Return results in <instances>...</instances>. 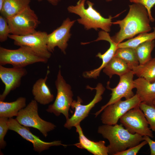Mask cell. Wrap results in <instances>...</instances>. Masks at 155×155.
<instances>
[{
  "label": "cell",
  "mask_w": 155,
  "mask_h": 155,
  "mask_svg": "<svg viewBox=\"0 0 155 155\" xmlns=\"http://www.w3.org/2000/svg\"><path fill=\"white\" fill-rule=\"evenodd\" d=\"M153 105L155 106V100H154L152 103Z\"/></svg>",
  "instance_id": "e575fe53"
},
{
  "label": "cell",
  "mask_w": 155,
  "mask_h": 155,
  "mask_svg": "<svg viewBox=\"0 0 155 155\" xmlns=\"http://www.w3.org/2000/svg\"><path fill=\"white\" fill-rule=\"evenodd\" d=\"M57 94L54 103L49 105L46 111L58 116L61 114L66 120L69 118V111L73 101V94L70 85L66 82L62 75L60 67L55 81Z\"/></svg>",
  "instance_id": "5b68a950"
},
{
  "label": "cell",
  "mask_w": 155,
  "mask_h": 155,
  "mask_svg": "<svg viewBox=\"0 0 155 155\" xmlns=\"http://www.w3.org/2000/svg\"><path fill=\"white\" fill-rule=\"evenodd\" d=\"M50 71L48 69L46 75L44 78L38 80L34 84L32 93L34 100L39 104L45 105L52 102L54 96L47 85L46 82L48 78Z\"/></svg>",
  "instance_id": "ac0fdd59"
},
{
  "label": "cell",
  "mask_w": 155,
  "mask_h": 155,
  "mask_svg": "<svg viewBox=\"0 0 155 155\" xmlns=\"http://www.w3.org/2000/svg\"><path fill=\"white\" fill-rule=\"evenodd\" d=\"M26 99L20 97L15 101L7 102L0 100V117L11 118L26 106Z\"/></svg>",
  "instance_id": "ffe728a7"
},
{
  "label": "cell",
  "mask_w": 155,
  "mask_h": 155,
  "mask_svg": "<svg viewBox=\"0 0 155 155\" xmlns=\"http://www.w3.org/2000/svg\"><path fill=\"white\" fill-rule=\"evenodd\" d=\"M121 123L131 133L137 134L142 136L154 137L152 131L144 115L139 106L128 111L120 119Z\"/></svg>",
  "instance_id": "30bf717a"
},
{
  "label": "cell",
  "mask_w": 155,
  "mask_h": 155,
  "mask_svg": "<svg viewBox=\"0 0 155 155\" xmlns=\"http://www.w3.org/2000/svg\"><path fill=\"white\" fill-rule=\"evenodd\" d=\"M9 118L0 117V148L4 149L6 146V142L4 140L8 130L9 129L8 125Z\"/></svg>",
  "instance_id": "f1b7e54d"
},
{
  "label": "cell",
  "mask_w": 155,
  "mask_h": 155,
  "mask_svg": "<svg viewBox=\"0 0 155 155\" xmlns=\"http://www.w3.org/2000/svg\"><path fill=\"white\" fill-rule=\"evenodd\" d=\"M27 73L24 67L7 68L0 65V78L5 86L0 100L4 101L11 91L20 86L22 78Z\"/></svg>",
  "instance_id": "9a60e30c"
},
{
  "label": "cell",
  "mask_w": 155,
  "mask_h": 155,
  "mask_svg": "<svg viewBox=\"0 0 155 155\" xmlns=\"http://www.w3.org/2000/svg\"><path fill=\"white\" fill-rule=\"evenodd\" d=\"M139 107L143 112L148 122L150 128L155 133V106L152 104L141 102Z\"/></svg>",
  "instance_id": "4316f807"
},
{
  "label": "cell",
  "mask_w": 155,
  "mask_h": 155,
  "mask_svg": "<svg viewBox=\"0 0 155 155\" xmlns=\"http://www.w3.org/2000/svg\"><path fill=\"white\" fill-rule=\"evenodd\" d=\"M10 34L22 36L32 33L40 22L29 5L16 15L7 19Z\"/></svg>",
  "instance_id": "52a82bcc"
},
{
  "label": "cell",
  "mask_w": 155,
  "mask_h": 155,
  "mask_svg": "<svg viewBox=\"0 0 155 155\" xmlns=\"http://www.w3.org/2000/svg\"><path fill=\"white\" fill-rule=\"evenodd\" d=\"M131 70L125 61L114 56L103 69V72L110 78L114 75L120 76Z\"/></svg>",
  "instance_id": "7402d4cb"
},
{
  "label": "cell",
  "mask_w": 155,
  "mask_h": 155,
  "mask_svg": "<svg viewBox=\"0 0 155 155\" xmlns=\"http://www.w3.org/2000/svg\"><path fill=\"white\" fill-rule=\"evenodd\" d=\"M134 75L133 71L131 70L119 76L118 84L113 88H110L109 82H108L106 87L111 91V97L107 103L102 106L100 110L94 113L96 117L108 106L121 100L123 98L127 99L135 95L133 91V89L135 88L133 79Z\"/></svg>",
  "instance_id": "7c38bea8"
},
{
  "label": "cell",
  "mask_w": 155,
  "mask_h": 155,
  "mask_svg": "<svg viewBox=\"0 0 155 155\" xmlns=\"http://www.w3.org/2000/svg\"><path fill=\"white\" fill-rule=\"evenodd\" d=\"M10 31L7 19L1 15L0 16V41L3 42L9 38Z\"/></svg>",
  "instance_id": "83f0119b"
},
{
  "label": "cell",
  "mask_w": 155,
  "mask_h": 155,
  "mask_svg": "<svg viewBox=\"0 0 155 155\" xmlns=\"http://www.w3.org/2000/svg\"><path fill=\"white\" fill-rule=\"evenodd\" d=\"M155 39V28H153V31L151 32L141 33L134 38L120 43L118 44V48L129 47L135 48L141 44L148 41Z\"/></svg>",
  "instance_id": "484cf974"
},
{
  "label": "cell",
  "mask_w": 155,
  "mask_h": 155,
  "mask_svg": "<svg viewBox=\"0 0 155 155\" xmlns=\"http://www.w3.org/2000/svg\"><path fill=\"white\" fill-rule=\"evenodd\" d=\"M130 2L134 3H139L144 6L146 9L150 21L153 22L154 19L151 13V9L155 5V0H129Z\"/></svg>",
  "instance_id": "f546056e"
},
{
  "label": "cell",
  "mask_w": 155,
  "mask_h": 155,
  "mask_svg": "<svg viewBox=\"0 0 155 155\" xmlns=\"http://www.w3.org/2000/svg\"><path fill=\"white\" fill-rule=\"evenodd\" d=\"M75 127L79 135V142L74 145L79 148L86 149L94 155H108V148L105 145L104 141L95 142L92 141L84 135L80 124Z\"/></svg>",
  "instance_id": "e0dca14e"
},
{
  "label": "cell",
  "mask_w": 155,
  "mask_h": 155,
  "mask_svg": "<svg viewBox=\"0 0 155 155\" xmlns=\"http://www.w3.org/2000/svg\"><path fill=\"white\" fill-rule=\"evenodd\" d=\"M48 34L44 31H36L32 33L24 35L10 34L9 38L13 40L15 45L29 47L40 56L48 59L51 57V53L47 48Z\"/></svg>",
  "instance_id": "9c48e42d"
},
{
  "label": "cell",
  "mask_w": 155,
  "mask_h": 155,
  "mask_svg": "<svg viewBox=\"0 0 155 155\" xmlns=\"http://www.w3.org/2000/svg\"><path fill=\"white\" fill-rule=\"evenodd\" d=\"M129 6V11L123 19L112 22L113 24L119 25L120 27L119 31L111 37L117 44L138 34L148 32L152 29L150 21L145 7L139 3H134Z\"/></svg>",
  "instance_id": "6da1fadb"
},
{
  "label": "cell",
  "mask_w": 155,
  "mask_h": 155,
  "mask_svg": "<svg viewBox=\"0 0 155 155\" xmlns=\"http://www.w3.org/2000/svg\"><path fill=\"white\" fill-rule=\"evenodd\" d=\"M97 131L109 141L107 147L108 154L111 155H116L144 140L143 136L131 133L121 123L113 125L104 124L98 127Z\"/></svg>",
  "instance_id": "7a4b0ae2"
},
{
  "label": "cell",
  "mask_w": 155,
  "mask_h": 155,
  "mask_svg": "<svg viewBox=\"0 0 155 155\" xmlns=\"http://www.w3.org/2000/svg\"><path fill=\"white\" fill-rule=\"evenodd\" d=\"M86 1L79 0L75 5L68 6V11L80 17L77 21L79 24L83 25L86 30L94 29L97 30L100 28L105 32H110L113 24L112 19L113 18L111 16L108 18L102 16L94 8V3L88 0L86 2L88 7L86 8L85 4Z\"/></svg>",
  "instance_id": "3957f363"
},
{
  "label": "cell",
  "mask_w": 155,
  "mask_h": 155,
  "mask_svg": "<svg viewBox=\"0 0 155 155\" xmlns=\"http://www.w3.org/2000/svg\"><path fill=\"white\" fill-rule=\"evenodd\" d=\"M106 0L107 1H111L112 0Z\"/></svg>",
  "instance_id": "d590c367"
},
{
  "label": "cell",
  "mask_w": 155,
  "mask_h": 155,
  "mask_svg": "<svg viewBox=\"0 0 155 155\" xmlns=\"http://www.w3.org/2000/svg\"><path fill=\"white\" fill-rule=\"evenodd\" d=\"M148 144L146 141L144 140L135 146L117 154L116 155H136L144 146Z\"/></svg>",
  "instance_id": "4dcf8cb0"
},
{
  "label": "cell",
  "mask_w": 155,
  "mask_h": 155,
  "mask_svg": "<svg viewBox=\"0 0 155 155\" xmlns=\"http://www.w3.org/2000/svg\"><path fill=\"white\" fill-rule=\"evenodd\" d=\"M31 0H5L0 10L1 15L7 19L16 15L28 6Z\"/></svg>",
  "instance_id": "44dd1931"
},
{
  "label": "cell",
  "mask_w": 155,
  "mask_h": 155,
  "mask_svg": "<svg viewBox=\"0 0 155 155\" xmlns=\"http://www.w3.org/2000/svg\"><path fill=\"white\" fill-rule=\"evenodd\" d=\"M134 75L151 82H155V58L143 65H140L132 69Z\"/></svg>",
  "instance_id": "603a6c76"
},
{
  "label": "cell",
  "mask_w": 155,
  "mask_h": 155,
  "mask_svg": "<svg viewBox=\"0 0 155 155\" xmlns=\"http://www.w3.org/2000/svg\"><path fill=\"white\" fill-rule=\"evenodd\" d=\"M155 46L154 40L146 41L134 49L140 65H143L152 58L151 53Z\"/></svg>",
  "instance_id": "cb8c5ba5"
},
{
  "label": "cell",
  "mask_w": 155,
  "mask_h": 155,
  "mask_svg": "<svg viewBox=\"0 0 155 155\" xmlns=\"http://www.w3.org/2000/svg\"><path fill=\"white\" fill-rule=\"evenodd\" d=\"M48 60L27 46H21L16 49L0 47V65L9 64L13 67L23 68L36 63H46Z\"/></svg>",
  "instance_id": "277c9868"
},
{
  "label": "cell",
  "mask_w": 155,
  "mask_h": 155,
  "mask_svg": "<svg viewBox=\"0 0 155 155\" xmlns=\"http://www.w3.org/2000/svg\"><path fill=\"white\" fill-rule=\"evenodd\" d=\"M8 125L9 130L16 132L24 139L32 143L34 150L39 153L49 149L51 146H62L65 147L67 146L63 144L60 140L51 142L43 141L39 137L32 134L28 127L19 123L16 119L9 118Z\"/></svg>",
  "instance_id": "4fadbf2b"
},
{
  "label": "cell",
  "mask_w": 155,
  "mask_h": 155,
  "mask_svg": "<svg viewBox=\"0 0 155 155\" xmlns=\"http://www.w3.org/2000/svg\"><path fill=\"white\" fill-rule=\"evenodd\" d=\"M141 102L136 94L129 99L121 100L108 106L102 111L101 117L102 123L110 125L117 124L122 116L130 110L139 106Z\"/></svg>",
  "instance_id": "8fae6325"
},
{
  "label": "cell",
  "mask_w": 155,
  "mask_h": 155,
  "mask_svg": "<svg viewBox=\"0 0 155 155\" xmlns=\"http://www.w3.org/2000/svg\"><path fill=\"white\" fill-rule=\"evenodd\" d=\"M5 0H0V10L2 8L3 5Z\"/></svg>",
  "instance_id": "836d02e7"
},
{
  "label": "cell",
  "mask_w": 155,
  "mask_h": 155,
  "mask_svg": "<svg viewBox=\"0 0 155 155\" xmlns=\"http://www.w3.org/2000/svg\"><path fill=\"white\" fill-rule=\"evenodd\" d=\"M100 40H106L110 44V47L104 53L102 54L100 53H99L97 54L96 56L102 60V64L97 68L84 72L83 74L84 78H96L99 76L101 70L114 57L115 52L118 48V44L112 40L108 32L102 30L99 31L98 37L94 41Z\"/></svg>",
  "instance_id": "2e32d148"
},
{
  "label": "cell",
  "mask_w": 155,
  "mask_h": 155,
  "mask_svg": "<svg viewBox=\"0 0 155 155\" xmlns=\"http://www.w3.org/2000/svg\"><path fill=\"white\" fill-rule=\"evenodd\" d=\"M16 119L21 125L38 130L46 137L48 133L56 127L54 124L42 119L38 114V102L34 100L31 102L19 112Z\"/></svg>",
  "instance_id": "8992f818"
},
{
  "label": "cell",
  "mask_w": 155,
  "mask_h": 155,
  "mask_svg": "<svg viewBox=\"0 0 155 155\" xmlns=\"http://www.w3.org/2000/svg\"><path fill=\"white\" fill-rule=\"evenodd\" d=\"M75 21V20L71 21L67 18L61 26L48 34L47 46L50 53H53L55 48L57 46L63 53L66 54L67 42L71 35L70 30Z\"/></svg>",
  "instance_id": "5bb4252c"
},
{
  "label": "cell",
  "mask_w": 155,
  "mask_h": 155,
  "mask_svg": "<svg viewBox=\"0 0 155 155\" xmlns=\"http://www.w3.org/2000/svg\"><path fill=\"white\" fill-rule=\"evenodd\" d=\"M86 88L96 90L94 97L90 102L86 105L82 104L83 101L79 96L77 97V100L73 101L71 107L72 109H75L74 112L70 118L66 120L64 125V127L69 129H71L73 127H75L80 125V122L88 116L92 109L96 104L102 99V96L105 90L101 83H98L95 88L88 86Z\"/></svg>",
  "instance_id": "ba28073f"
},
{
  "label": "cell",
  "mask_w": 155,
  "mask_h": 155,
  "mask_svg": "<svg viewBox=\"0 0 155 155\" xmlns=\"http://www.w3.org/2000/svg\"><path fill=\"white\" fill-rule=\"evenodd\" d=\"M38 2L44 0H36ZM49 3L53 6H56L58 5L61 0H46Z\"/></svg>",
  "instance_id": "d6a6232c"
},
{
  "label": "cell",
  "mask_w": 155,
  "mask_h": 155,
  "mask_svg": "<svg viewBox=\"0 0 155 155\" xmlns=\"http://www.w3.org/2000/svg\"><path fill=\"white\" fill-rule=\"evenodd\" d=\"M136 94L142 102L152 104L155 100V82H149L144 79L138 78L134 81Z\"/></svg>",
  "instance_id": "d6986e66"
},
{
  "label": "cell",
  "mask_w": 155,
  "mask_h": 155,
  "mask_svg": "<svg viewBox=\"0 0 155 155\" xmlns=\"http://www.w3.org/2000/svg\"><path fill=\"white\" fill-rule=\"evenodd\" d=\"M114 56L123 60L131 70L133 67L139 64L134 49L129 47L118 48Z\"/></svg>",
  "instance_id": "d4e9b609"
},
{
  "label": "cell",
  "mask_w": 155,
  "mask_h": 155,
  "mask_svg": "<svg viewBox=\"0 0 155 155\" xmlns=\"http://www.w3.org/2000/svg\"><path fill=\"white\" fill-rule=\"evenodd\" d=\"M144 140L146 141L148 144L150 151L151 155H155V141L152 140L148 136H143Z\"/></svg>",
  "instance_id": "1f68e13d"
}]
</instances>
